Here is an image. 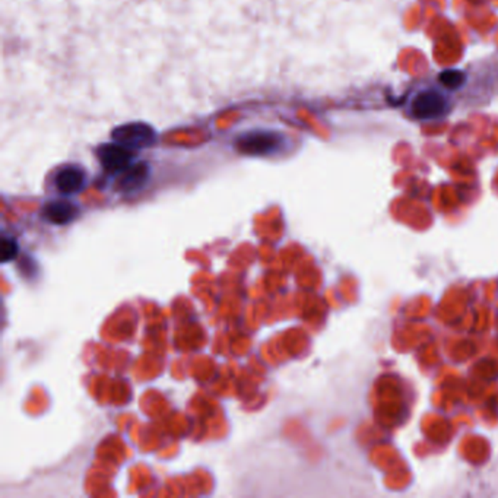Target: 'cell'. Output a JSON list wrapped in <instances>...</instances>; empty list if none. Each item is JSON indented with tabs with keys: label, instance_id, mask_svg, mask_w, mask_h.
I'll return each instance as SVG.
<instances>
[{
	"label": "cell",
	"instance_id": "6da1fadb",
	"mask_svg": "<svg viewBox=\"0 0 498 498\" xmlns=\"http://www.w3.org/2000/svg\"><path fill=\"white\" fill-rule=\"evenodd\" d=\"M450 98L437 86H424L408 104V113L415 120L431 122L445 119L450 113Z\"/></svg>",
	"mask_w": 498,
	"mask_h": 498
},
{
	"label": "cell",
	"instance_id": "7a4b0ae2",
	"mask_svg": "<svg viewBox=\"0 0 498 498\" xmlns=\"http://www.w3.org/2000/svg\"><path fill=\"white\" fill-rule=\"evenodd\" d=\"M284 136L274 130H251L236 140V148L243 155L268 157L281 151Z\"/></svg>",
	"mask_w": 498,
	"mask_h": 498
},
{
	"label": "cell",
	"instance_id": "3957f363",
	"mask_svg": "<svg viewBox=\"0 0 498 498\" xmlns=\"http://www.w3.org/2000/svg\"><path fill=\"white\" fill-rule=\"evenodd\" d=\"M114 142L120 143L132 151L151 148L157 142L155 130L146 123L132 122L115 128L111 133Z\"/></svg>",
	"mask_w": 498,
	"mask_h": 498
},
{
	"label": "cell",
	"instance_id": "277c9868",
	"mask_svg": "<svg viewBox=\"0 0 498 498\" xmlns=\"http://www.w3.org/2000/svg\"><path fill=\"white\" fill-rule=\"evenodd\" d=\"M97 158L101 164V167L111 174L115 172H123L128 170L135 160V151L126 148V146L117 143V142H110L98 146L97 150Z\"/></svg>",
	"mask_w": 498,
	"mask_h": 498
},
{
	"label": "cell",
	"instance_id": "5b68a950",
	"mask_svg": "<svg viewBox=\"0 0 498 498\" xmlns=\"http://www.w3.org/2000/svg\"><path fill=\"white\" fill-rule=\"evenodd\" d=\"M86 182L85 171L78 165H65L57 171L54 177L56 189L62 194L79 193Z\"/></svg>",
	"mask_w": 498,
	"mask_h": 498
},
{
	"label": "cell",
	"instance_id": "8992f818",
	"mask_svg": "<svg viewBox=\"0 0 498 498\" xmlns=\"http://www.w3.org/2000/svg\"><path fill=\"white\" fill-rule=\"evenodd\" d=\"M78 215V207L69 200H51L43 208V218L54 225H66L75 221Z\"/></svg>",
	"mask_w": 498,
	"mask_h": 498
},
{
	"label": "cell",
	"instance_id": "52a82bcc",
	"mask_svg": "<svg viewBox=\"0 0 498 498\" xmlns=\"http://www.w3.org/2000/svg\"><path fill=\"white\" fill-rule=\"evenodd\" d=\"M150 165L146 162H133L128 170L122 172V177L117 183V189L123 193H132L140 190L150 179Z\"/></svg>",
	"mask_w": 498,
	"mask_h": 498
},
{
	"label": "cell",
	"instance_id": "ba28073f",
	"mask_svg": "<svg viewBox=\"0 0 498 498\" xmlns=\"http://www.w3.org/2000/svg\"><path fill=\"white\" fill-rule=\"evenodd\" d=\"M438 81H440L442 85L446 86L447 90H459L465 82V73L460 71H445L438 76Z\"/></svg>",
	"mask_w": 498,
	"mask_h": 498
},
{
	"label": "cell",
	"instance_id": "9c48e42d",
	"mask_svg": "<svg viewBox=\"0 0 498 498\" xmlns=\"http://www.w3.org/2000/svg\"><path fill=\"white\" fill-rule=\"evenodd\" d=\"M18 251H19V246H18L16 240L5 236L2 239V263H8L12 259H15Z\"/></svg>",
	"mask_w": 498,
	"mask_h": 498
}]
</instances>
